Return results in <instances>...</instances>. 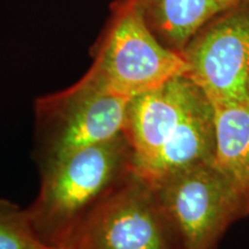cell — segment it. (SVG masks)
I'll list each match as a JSON object with an SVG mask.
<instances>
[{"label":"cell","instance_id":"obj_4","mask_svg":"<svg viewBox=\"0 0 249 249\" xmlns=\"http://www.w3.org/2000/svg\"><path fill=\"white\" fill-rule=\"evenodd\" d=\"M58 249H183L151 183L132 171Z\"/></svg>","mask_w":249,"mask_h":249},{"label":"cell","instance_id":"obj_1","mask_svg":"<svg viewBox=\"0 0 249 249\" xmlns=\"http://www.w3.org/2000/svg\"><path fill=\"white\" fill-rule=\"evenodd\" d=\"M133 171L124 134L61 158L40 170V188L28 208L39 239L58 249L74 227Z\"/></svg>","mask_w":249,"mask_h":249},{"label":"cell","instance_id":"obj_11","mask_svg":"<svg viewBox=\"0 0 249 249\" xmlns=\"http://www.w3.org/2000/svg\"><path fill=\"white\" fill-rule=\"evenodd\" d=\"M0 249H54L39 239L27 209L0 200Z\"/></svg>","mask_w":249,"mask_h":249},{"label":"cell","instance_id":"obj_10","mask_svg":"<svg viewBox=\"0 0 249 249\" xmlns=\"http://www.w3.org/2000/svg\"><path fill=\"white\" fill-rule=\"evenodd\" d=\"M213 107V163L238 189L249 213V96Z\"/></svg>","mask_w":249,"mask_h":249},{"label":"cell","instance_id":"obj_7","mask_svg":"<svg viewBox=\"0 0 249 249\" xmlns=\"http://www.w3.org/2000/svg\"><path fill=\"white\" fill-rule=\"evenodd\" d=\"M207 97L194 80L180 74L130 99L123 134L133 154V170L150 163Z\"/></svg>","mask_w":249,"mask_h":249},{"label":"cell","instance_id":"obj_2","mask_svg":"<svg viewBox=\"0 0 249 249\" xmlns=\"http://www.w3.org/2000/svg\"><path fill=\"white\" fill-rule=\"evenodd\" d=\"M130 98L114 92L92 71L35 103V160L39 170L123 134Z\"/></svg>","mask_w":249,"mask_h":249},{"label":"cell","instance_id":"obj_6","mask_svg":"<svg viewBox=\"0 0 249 249\" xmlns=\"http://www.w3.org/2000/svg\"><path fill=\"white\" fill-rule=\"evenodd\" d=\"M187 75L201 87L213 107L249 96V0L211 18L182 51Z\"/></svg>","mask_w":249,"mask_h":249},{"label":"cell","instance_id":"obj_3","mask_svg":"<svg viewBox=\"0 0 249 249\" xmlns=\"http://www.w3.org/2000/svg\"><path fill=\"white\" fill-rule=\"evenodd\" d=\"M91 55L89 71L130 99L188 71L182 54L165 46L149 27L140 0L113 2Z\"/></svg>","mask_w":249,"mask_h":249},{"label":"cell","instance_id":"obj_9","mask_svg":"<svg viewBox=\"0 0 249 249\" xmlns=\"http://www.w3.org/2000/svg\"><path fill=\"white\" fill-rule=\"evenodd\" d=\"M241 0H140L145 20L167 48L182 53L211 18Z\"/></svg>","mask_w":249,"mask_h":249},{"label":"cell","instance_id":"obj_5","mask_svg":"<svg viewBox=\"0 0 249 249\" xmlns=\"http://www.w3.org/2000/svg\"><path fill=\"white\" fill-rule=\"evenodd\" d=\"M152 186L183 249H217L230 226L249 216L240 193L213 161L186 167Z\"/></svg>","mask_w":249,"mask_h":249},{"label":"cell","instance_id":"obj_8","mask_svg":"<svg viewBox=\"0 0 249 249\" xmlns=\"http://www.w3.org/2000/svg\"><path fill=\"white\" fill-rule=\"evenodd\" d=\"M216 150L214 107L205 98L182 121L180 127L150 163L134 171L149 183L193 165L213 161Z\"/></svg>","mask_w":249,"mask_h":249}]
</instances>
